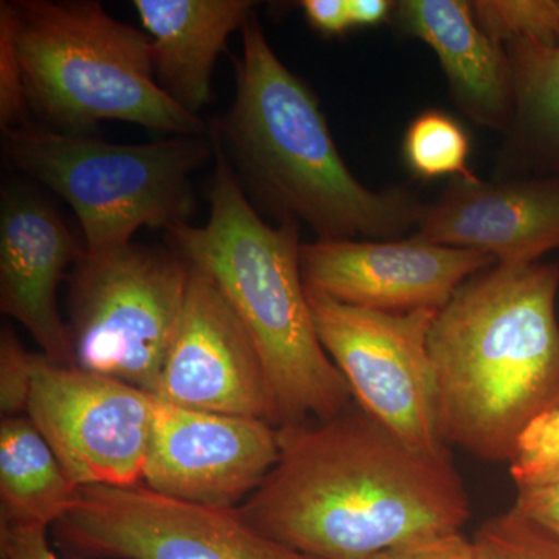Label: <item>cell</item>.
I'll use <instances>...</instances> for the list:
<instances>
[{
	"label": "cell",
	"instance_id": "cell-8",
	"mask_svg": "<svg viewBox=\"0 0 559 559\" xmlns=\"http://www.w3.org/2000/svg\"><path fill=\"white\" fill-rule=\"evenodd\" d=\"M307 294L319 340L360 409L415 451L451 457L437 421L428 349L439 311L364 310Z\"/></svg>",
	"mask_w": 559,
	"mask_h": 559
},
{
	"label": "cell",
	"instance_id": "cell-30",
	"mask_svg": "<svg viewBox=\"0 0 559 559\" xmlns=\"http://www.w3.org/2000/svg\"><path fill=\"white\" fill-rule=\"evenodd\" d=\"M558 5H559V0H558ZM557 46H559V27H558V36H557Z\"/></svg>",
	"mask_w": 559,
	"mask_h": 559
},
{
	"label": "cell",
	"instance_id": "cell-9",
	"mask_svg": "<svg viewBox=\"0 0 559 559\" xmlns=\"http://www.w3.org/2000/svg\"><path fill=\"white\" fill-rule=\"evenodd\" d=\"M61 550L95 559H316L267 538L237 509L194 506L138 487H81L53 525Z\"/></svg>",
	"mask_w": 559,
	"mask_h": 559
},
{
	"label": "cell",
	"instance_id": "cell-11",
	"mask_svg": "<svg viewBox=\"0 0 559 559\" xmlns=\"http://www.w3.org/2000/svg\"><path fill=\"white\" fill-rule=\"evenodd\" d=\"M278 450V430L264 419L156 399L142 485L194 506L238 509L274 468Z\"/></svg>",
	"mask_w": 559,
	"mask_h": 559
},
{
	"label": "cell",
	"instance_id": "cell-4",
	"mask_svg": "<svg viewBox=\"0 0 559 559\" xmlns=\"http://www.w3.org/2000/svg\"><path fill=\"white\" fill-rule=\"evenodd\" d=\"M213 142L207 224L167 231L168 248L213 278L255 342L270 382L272 426L336 417L355 400L316 330L301 277L300 224L271 226L261 218L215 135Z\"/></svg>",
	"mask_w": 559,
	"mask_h": 559
},
{
	"label": "cell",
	"instance_id": "cell-27",
	"mask_svg": "<svg viewBox=\"0 0 559 559\" xmlns=\"http://www.w3.org/2000/svg\"><path fill=\"white\" fill-rule=\"evenodd\" d=\"M0 559H60L51 550L46 527L0 525Z\"/></svg>",
	"mask_w": 559,
	"mask_h": 559
},
{
	"label": "cell",
	"instance_id": "cell-25",
	"mask_svg": "<svg viewBox=\"0 0 559 559\" xmlns=\"http://www.w3.org/2000/svg\"><path fill=\"white\" fill-rule=\"evenodd\" d=\"M369 559H477V554L473 540L462 532H452L404 544Z\"/></svg>",
	"mask_w": 559,
	"mask_h": 559
},
{
	"label": "cell",
	"instance_id": "cell-23",
	"mask_svg": "<svg viewBox=\"0 0 559 559\" xmlns=\"http://www.w3.org/2000/svg\"><path fill=\"white\" fill-rule=\"evenodd\" d=\"M510 474L518 489L559 481V404L544 412L521 433Z\"/></svg>",
	"mask_w": 559,
	"mask_h": 559
},
{
	"label": "cell",
	"instance_id": "cell-20",
	"mask_svg": "<svg viewBox=\"0 0 559 559\" xmlns=\"http://www.w3.org/2000/svg\"><path fill=\"white\" fill-rule=\"evenodd\" d=\"M404 160L417 178H469L468 132L444 110L429 109L411 121L403 142Z\"/></svg>",
	"mask_w": 559,
	"mask_h": 559
},
{
	"label": "cell",
	"instance_id": "cell-16",
	"mask_svg": "<svg viewBox=\"0 0 559 559\" xmlns=\"http://www.w3.org/2000/svg\"><path fill=\"white\" fill-rule=\"evenodd\" d=\"M392 20L428 44L439 58L452 98L465 116L489 130L509 132L513 79L502 44L484 32L465 0H403Z\"/></svg>",
	"mask_w": 559,
	"mask_h": 559
},
{
	"label": "cell",
	"instance_id": "cell-5",
	"mask_svg": "<svg viewBox=\"0 0 559 559\" xmlns=\"http://www.w3.org/2000/svg\"><path fill=\"white\" fill-rule=\"evenodd\" d=\"M36 123L90 134L127 121L173 135H207L210 124L176 105L154 76L146 33L121 24L97 0H14L0 5Z\"/></svg>",
	"mask_w": 559,
	"mask_h": 559
},
{
	"label": "cell",
	"instance_id": "cell-28",
	"mask_svg": "<svg viewBox=\"0 0 559 559\" xmlns=\"http://www.w3.org/2000/svg\"><path fill=\"white\" fill-rule=\"evenodd\" d=\"M301 9L312 27L323 35H344L352 28L347 0H305Z\"/></svg>",
	"mask_w": 559,
	"mask_h": 559
},
{
	"label": "cell",
	"instance_id": "cell-26",
	"mask_svg": "<svg viewBox=\"0 0 559 559\" xmlns=\"http://www.w3.org/2000/svg\"><path fill=\"white\" fill-rule=\"evenodd\" d=\"M511 510L559 539V481L518 489Z\"/></svg>",
	"mask_w": 559,
	"mask_h": 559
},
{
	"label": "cell",
	"instance_id": "cell-12",
	"mask_svg": "<svg viewBox=\"0 0 559 559\" xmlns=\"http://www.w3.org/2000/svg\"><path fill=\"white\" fill-rule=\"evenodd\" d=\"M498 264L488 253L407 240L301 242L308 293L384 312L440 311L455 290Z\"/></svg>",
	"mask_w": 559,
	"mask_h": 559
},
{
	"label": "cell",
	"instance_id": "cell-18",
	"mask_svg": "<svg viewBox=\"0 0 559 559\" xmlns=\"http://www.w3.org/2000/svg\"><path fill=\"white\" fill-rule=\"evenodd\" d=\"M80 488L27 415L2 418L0 525L53 527Z\"/></svg>",
	"mask_w": 559,
	"mask_h": 559
},
{
	"label": "cell",
	"instance_id": "cell-3",
	"mask_svg": "<svg viewBox=\"0 0 559 559\" xmlns=\"http://www.w3.org/2000/svg\"><path fill=\"white\" fill-rule=\"evenodd\" d=\"M557 264H495L466 280L428 337L444 444L510 462L536 417L559 404Z\"/></svg>",
	"mask_w": 559,
	"mask_h": 559
},
{
	"label": "cell",
	"instance_id": "cell-14",
	"mask_svg": "<svg viewBox=\"0 0 559 559\" xmlns=\"http://www.w3.org/2000/svg\"><path fill=\"white\" fill-rule=\"evenodd\" d=\"M414 238L488 253L499 264L538 263L559 249V176L454 178L423 204Z\"/></svg>",
	"mask_w": 559,
	"mask_h": 559
},
{
	"label": "cell",
	"instance_id": "cell-19",
	"mask_svg": "<svg viewBox=\"0 0 559 559\" xmlns=\"http://www.w3.org/2000/svg\"><path fill=\"white\" fill-rule=\"evenodd\" d=\"M502 46L514 95L507 154L544 176H559V46L532 39Z\"/></svg>",
	"mask_w": 559,
	"mask_h": 559
},
{
	"label": "cell",
	"instance_id": "cell-17",
	"mask_svg": "<svg viewBox=\"0 0 559 559\" xmlns=\"http://www.w3.org/2000/svg\"><path fill=\"white\" fill-rule=\"evenodd\" d=\"M151 40L162 91L193 116L212 98V73L231 33L245 27L252 0H134Z\"/></svg>",
	"mask_w": 559,
	"mask_h": 559
},
{
	"label": "cell",
	"instance_id": "cell-7",
	"mask_svg": "<svg viewBox=\"0 0 559 559\" xmlns=\"http://www.w3.org/2000/svg\"><path fill=\"white\" fill-rule=\"evenodd\" d=\"M190 263L175 250L130 242L87 252L69 274L75 367L154 395L178 331Z\"/></svg>",
	"mask_w": 559,
	"mask_h": 559
},
{
	"label": "cell",
	"instance_id": "cell-6",
	"mask_svg": "<svg viewBox=\"0 0 559 559\" xmlns=\"http://www.w3.org/2000/svg\"><path fill=\"white\" fill-rule=\"evenodd\" d=\"M3 159L39 180L75 212L87 252L130 245L142 227L165 234L190 224L191 175L215 157L207 135L150 143L105 142L32 121L2 130Z\"/></svg>",
	"mask_w": 559,
	"mask_h": 559
},
{
	"label": "cell",
	"instance_id": "cell-22",
	"mask_svg": "<svg viewBox=\"0 0 559 559\" xmlns=\"http://www.w3.org/2000/svg\"><path fill=\"white\" fill-rule=\"evenodd\" d=\"M473 543L477 559H559V539L511 509L484 522Z\"/></svg>",
	"mask_w": 559,
	"mask_h": 559
},
{
	"label": "cell",
	"instance_id": "cell-21",
	"mask_svg": "<svg viewBox=\"0 0 559 559\" xmlns=\"http://www.w3.org/2000/svg\"><path fill=\"white\" fill-rule=\"evenodd\" d=\"M471 5L484 32L500 44L532 39L557 46L558 0H480Z\"/></svg>",
	"mask_w": 559,
	"mask_h": 559
},
{
	"label": "cell",
	"instance_id": "cell-1",
	"mask_svg": "<svg viewBox=\"0 0 559 559\" xmlns=\"http://www.w3.org/2000/svg\"><path fill=\"white\" fill-rule=\"evenodd\" d=\"M278 460L238 513L316 559H369L462 532L471 503L451 457L415 451L353 403L278 428Z\"/></svg>",
	"mask_w": 559,
	"mask_h": 559
},
{
	"label": "cell",
	"instance_id": "cell-2",
	"mask_svg": "<svg viewBox=\"0 0 559 559\" xmlns=\"http://www.w3.org/2000/svg\"><path fill=\"white\" fill-rule=\"evenodd\" d=\"M235 75L234 103L210 128L257 212L305 223L318 241L401 240L415 229L417 194L370 190L353 176L314 92L280 61L255 14Z\"/></svg>",
	"mask_w": 559,
	"mask_h": 559
},
{
	"label": "cell",
	"instance_id": "cell-10",
	"mask_svg": "<svg viewBox=\"0 0 559 559\" xmlns=\"http://www.w3.org/2000/svg\"><path fill=\"white\" fill-rule=\"evenodd\" d=\"M156 399L128 382L36 358L27 415L79 487L143 481Z\"/></svg>",
	"mask_w": 559,
	"mask_h": 559
},
{
	"label": "cell",
	"instance_id": "cell-15",
	"mask_svg": "<svg viewBox=\"0 0 559 559\" xmlns=\"http://www.w3.org/2000/svg\"><path fill=\"white\" fill-rule=\"evenodd\" d=\"M84 245L57 210L38 194L3 190L0 207V310L20 322L40 353L58 366L75 367L58 289Z\"/></svg>",
	"mask_w": 559,
	"mask_h": 559
},
{
	"label": "cell",
	"instance_id": "cell-29",
	"mask_svg": "<svg viewBox=\"0 0 559 559\" xmlns=\"http://www.w3.org/2000/svg\"><path fill=\"white\" fill-rule=\"evenodd\" d=\"M352 27H373L392 16L395 3L390 0H347Z\"/></svg>",
	"mask_w": 559,
	"mask_h": 559
},
{
	"label": "cell",
	"instance_id": "cell-13",
	"mask_svg": "<svg viewBox=\"0 0 559 559\" xmlns=\"http://www.w3.org/2000/svg\"><path fill=\"white\" fill-rule=\"evenodd\" d=\"M154 396L187 409L272 425L270 382L259 348L219 286L193 264L178 331Z\"/></svg>",
	"mask_w": 559,
	"mask_h": 559
},
{
	"label": "cell",
	"instance_id": "cell-24",
	"mask_svg": "<svg viewBox=\"0 0 559 559\" xmlns=\"http://www.w3.org/2000/svg\"><path fill=\"white\" fill-rule=\"evenodd\" d=\"M38 355L27 352L10 329L0 334V411L3 417L25 415Z\"/></svg>",
	"mask_w": 559,
	"mask_h": 559
}]
</instances>
